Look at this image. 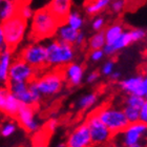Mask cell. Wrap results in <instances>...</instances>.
<instances>
[{
  "label": "cell",
  "mask_w": 147,
  "mask_h": 147,
  "mask_svg": "<svg viewBox=\"0 0 147 147\" xmlns=\"http://www.w3.org/2000/svg\"><path fill=\"white\" fill-rule=\"evenodd\" d=\"M62 24L56 17L44 6L34 12L30 25V38L33 42H40L41 40L55 36L59 25Z\"/></svg>",
  "instance_id": "6da1fadb"
},
{
  "label": "cell",
  "mask_w": 147,
  "mask_h": 147,
  "mask_svg": "<svg viewBox=\"0 0 147 147\" xmlns=\"http://www.w3.org/2000/svg\"><path fill=\"white\" fill-rule=\"evenodd\" d=\"M45 49L47 66L56 67L58 69H61L71 63L76 56L73 45L61 42L57 39L51 40L47 44H45Z\"/></svg>",
  "instance_id": "7a4b0ae2"
},
{
  "label": "cell",
  "mask_w": 147,
  "mask_h": 147,
  "mask_svg": "<svg viewBox=\"0 0 147 147\" xmlns=\"http://www.w3.org/2000/svg\"><path fill=\"white\" fill-rule=\"evenodd\" d=\"M95 113L100 121L111 132L113 138L120 135L129 124L122 108L111 105H104L96 109Z\"/></svg>",
  "instance_id": "3957f363"
},
{
  "label": "cell",
  "mask_w": 147,
  "mask_h": 147,
  "mask_svg": "<svg viewBox=\"0 0 147 147\" xmlns=\"http://www.w3.org/2000/svg\"><path fill=\"white\" fill-rule=\"evenodd\" d=\"M5 49L14 52L23 41L28 31V22L22 20L20 17L15 16L14 18L1 23Z\"/></svg>",
  "instance_id": "277c9868"
},
{
  "label": "cell",
  "mask_w": 147,
  "mask_h": 147,
  "mask_svg": "<svg viewBox=\"0 0 147 147\" xmlns=\"http://www.w3.org/2000/svg\"><path fill=\"white\" fill-rule=\"evenodd\" d=\"M40 95L43 97H52L61 92L64 85V77L62 69L56 68L54 71L37 76L33 81Z\"/></svg>",
  "instance_id": "5b68a950"
},
{
  "label": "cell",
  "mask_w": 147,
  "mask_h": 147,
  "mask_svg": "<svg viewBox=\"0 0 147 147\" xmlns=\"http://www.w3.org/2000/svg\"><path fill=\"white\" fill-rule=\"evenodd\" d=\"M5 87L11 95L14 96L22 105L25 106L36 109V106H38L42 100V96L38 92L34 82H9Z\"/></svg>",
  "instance_id": "8992f818"
},
{
  "label": "cell",
  "mask_w": 147,
  "mask_h": 147,
  "mask_svg": "<svg viewBox=\"0 0 147 147\" xmlns=\"http://www.w3.org/2000/svg\"><path fill=\"white\" fill-rule=\"evenodd\" d=\"M19 58L26 62L36 71H42L47 67L46 64V49L42 42H32L20 51Z\"/></svg>",
  "instance_id": "52a82bcc"
},
{
  "label": "cell",
  "mask_w": 147,
  "mask_h": 147,
  "mask_svg": "<svg viewBox=\"0 0 147 147\" xmlns=\"http://www.w3.org/2000/svg\"><path fill=\"white\" fill-rule=\"evenodd\" d=\"M85 123L88 127L92 145L94 147L102 146L113 141V136L107 129V127L100 121L95 111L90 113L87 116Z\"/></svg>",
  "instance_id": "ba28073f"
},
{
  "label": "cell",
  "mask_w": 147,
  "mask_h": 147,
  "mask_svg": "<svg viewBox=\"0 0 147 147\" xmlns=\"http://www.w3.org/2000/svg\"><path fill=\"white\" fill-rule=\"evenodd\" d=\"M38 76V71L24 62L22 59L15 58L13 60L9 73V82L31 83Z\"/></svg>",
  "instance_id": "9c48e42d"
},
{
  "label": "cell",
  "mask_w": 147,
  "mask_h": 147,
  "mask_svg": "<svg viewBox=\"0 0 147 147\" xmlns=\"http://www.w3.org/2000/svg\"><path fill=\"white\" fill-rule=\"evenodd\" d=\"M120 136L122 137L120 144L124 147L143 144L142 141L147 139V126L141 122L128 124V126L120 134Z\"/></svg>",
  "instance_id": "30bf717a"
},
{
  "label": "cell",
  "mask_w": 147,
  "mask_h": 147,
  "mask_svg": "<svg viewBox=\"0 0 147 147\" xmlns=\"http://www.w3.org/2000/svg\"><path fill=\"white\" fill-rule=\"evenodd\" d=\"M65 144L67 147H89L92 145L88 127L85 122L80 123L67 135Z\"/></svg>",
  "instance_id": "8fae6325"
},
{
  "label": "cell",
  "mask_w": 147,
  "mask_h": 147,
  "mask_svg": "<svg viewBox=\"0 0 147 147\" xmlns=\"http://www.w3.org/2000/svg\"><path fill=\"white\" fill-rule=\"evenodd\" d=\"M16 119L18 121L19 125L24 129L25 131L30 134H37L40 129V123L36 118L35 108L22 105L19 109Z\"/></svg>",
  "instance_id": "7c38bea8"
},
{
  "label": "cell",
  "mask_w": 147,
  "mask_h": 147,
  "mask_svg": "<svg viewBox=\"0 0 147 147\" xmlns=\"http://www.w3.org/2000/svg\"><path fill=\"white\" fill-rule=\"evenodd\" d=\"M61 69L64 77V81L67 82L68 85L78 86L82 83L84 78V67L81 64L71 62Z\"/></svg>",
  "instance_id": "4fadbf2b"
},
{
  "label": "cell",
  "mask_w": 147,
  "mask_h": 147,
  "mask_svg": "<svg viewBox=\"0 0 147 147\" xmlns=\"http://www.w3.org/2000/svg\"><path fill=\"white\" fill-rule=\"evenodd\" d=\"M49 11L55 16L60 23H63L65 18L71 12V1L69 0H53L46 5Z\"/></svg>",
  "instance_id": "5bb4252c"
},
{
  "label": "cell",
  "mask_w": 147,
  "mask_h": 147,
  "mask_svg": "<svg viewBox=\"0 0 147 147\" xmlns=\"http://www.w3.org/2000/svg\"><path fill=\"white\" fill-rule=\"evenodd\" d=\"M14 60L13 52L4 49L0 52V86H6L9 83V67Z\"/></svg>",
  "instance_id": "9a60e30c"
},
{
  "label": "cell",
  "mask_w": 147,
  "mask_h": 147,
  "mask_svg": "<svg viewBox=\"0 0 147 147\" xmlns=\"http://www.w3.org/2000/svg\"><path fill=\"white\" fill-rule=\"evenodd\" d=\"M132 42L134 41H132L131 35H130V31H124L121 34V36L113 43H111V44H105V46L103 47L104 55L113 56L115 54L120 52L121 49L127 47Z\"/></svg>",
  "instance_id": "2e32d148"
},
{
  "label": "cell",
  "mask_w": 147,
  "mask_h": 147,
  "mask_svg": "<svg viewBox=\"0 0 147 147\" xmlns=\"http://www.w3.org/2000/svg\"><path fill=\"white\" fill-rule=\"evenodd\" d=\"M19 1L3 0L0 3V24L17 16Z\"/></svg>",
  "instance_id": "e0dca14e"
},
{
  "label": "cell",
  "mask_w": 147,
  "mask_h": 147,
  "mask_svg": "<svg viewBox=\"0 0 147 147\" xmlns=\"http://www.w3.org/2000/svg\"><path fill=\"white\" fill-rule=\"evenodd\" d=\"M78 34H79L78 31H75V30H73L71 28L67 26L66 24L62 23V24L59 25V28H58V30H57V32H56L55 36H56V39L59 40V41L74 46V44L76 43Z\"/></svg>",
  "instance_id": "ac0fdd59"
},
{
  "label": "cell",
  "mask_w": 147,
  "mask_h": 147,
  "mask_svg": "<svg viewBox=\"0 0 147 147\" xmlns=\"http://www.w3.org/2000/svg\"><path fill=\"white\" fill-rule=\"evenodd\" d=\"M143 77L144 76L139 75V76H134V77H130V78H127V79L121 80L119 82V85L128 95L137 96L139 87H140V84H141L142 80H143Z\"/></svg>",
  "instance_id": "d6986e66"
},
{
  "label": "cell",
  "mask_w": 147,
  "mask_h": 147,
  "mask_svg": "<svg viewBox=\"0 0 147 147\" xmlns=\"http://www.w3.org/2000/svg\"><path fill=\"white\" fill-rule=\"evenodd\" d=\"M123 32H124V26L121 23H119V22L107 26V28H105V31H103L106 44H111V43L115 42L121 36Z\"/></svg>",
  "instance_id": "ffe728a7"
},
{
  "label": "cell",
  "mask_w": 147,
  "mask_h": 147,
  "mask_svg": "<svg viewBox=\"0 0 147 147\" xmlns=\"http://www.w3.org/2000/svg\"><path fill=\"white\" fill-rule=\"evenodd\" d=\"M21 106H22L21 103H20L14 96L11 95L9 92V95L6 97L5 103H4V106H3V108H2V111L5 113V115H7V116L16 118L19 109L21 108Z\"/></svg>",
  "instance_id": "44dd1931"
},
{
  "label": "cell",
  "mask_w": 147,
  "mask_h": 147,
  "mask_svg": "<svg viewBox=\"0 0 147 147\" xmlns=\"http://www.w3.org/2000/svg\"><path fill=\"white\" fill-rule=\"evenodd\" d=\"M109 4V0H95V1H90V2H87L85 4V12L87 15L90 16L98 15L99 13L104 11Z\"/></svg>",
  "instance_id": "7402d4cb"
},
{
  "label": "cell",
  "mask_w": 147,
  "mask_h": 147,
  "mask_svg": "<svg viewBox=\"0 0 147 147\" xmlns=\"http://www.w3.org/2000/svg\"><path fill=\"white\" fill-rule=\"evenodd\" d=\"M64 24H66L67 26L71 28L75 31L80 32L81 28H83V24H84V20H83L82 16L80 15L79 12L77 11H71L69 14L67 15V17L65 18Z\"/></svg>",
  "instance_id": "603a6c76"
},
{
  "label": "cell",
  "mask_w": 147,
  "mask_h": 147,
  "mask_svg": "<svg viewBox=\"0 0 147 147\" xmlns=\"http://www.w3.org/2000/svg\"><path fill=\"white\" fill-rule=\"evenodd\" d=\"M98 101V95L96 92H90L82 96L77 102V106L80 110H86L92 107Z\"/></svg>",
  "instance_id": "cb8c5ba5"
},
{
  "label": "cell",
  "mask_w": 147,
  "mask_h": 147,
  "mask_svg": "<svg viewBox=\"0 0 147 147\" xmlns=\"http://www.w3.org/2000/svg\"><path fill=\"white\" fill-rule=\"evenodd\" d=\"M105 44H106V42H105V37H104L103 31L96 33V34L92 35L88 40V46L92 51L103 49Z\"/></svg>",
  "instance_id": "d4e9b609"
},
{
  "label": "cell",
  "mask_w": 147,
  "mask_h": 147,
  "mask_svg": "<svg viewBox=\"0 0 147 147\" xmlns=\"http://www.w3.org/2000/svg\"><path fill=\"white\" fill-rule=\"evenodd\" d=\"M34 9H32L31 4L28 2H20L19 3V7H18V13H17V16L20 17L22 20L28 22V20H31L33 18V15H34Z\"/></svg>",
  "instance_id": "484cf974"
},
{
  "label": "cell",
  "mask_w": 147,
  "mask_h": 147,
  "mask_svg": "<svg viewBox=\"0 0 147 147\" xmlns=\"http://www.w3.org/2000/svg\"><path fill=\"white\" fill-rule=\"evenodd\" d=\"M145 103V99L136 95H128L125 98V106H129L132 108L141 109L143 104Z\"/></svg>",
  "instance_id": "4316f807"
},
{
  "label": "cell",
  "mask_w": 147,
  "mask_h": 147,
  "mask_svg": "<svg viewBox=\"0 0 147 147\" xmlns=\"http://www.w3.org/2000/svg\"><path fill=\"white\" fill-rule=\"evenodd\" d=\"M17 130V124L13 121H7V122L3 123L1 127H0V135L3 138H9L13 136Z\"/></svg>",
  "instance_id": "83f0119b"
},
{
  "label": "cell",
  "mask_w": 147,
  "mask_h": 147,
  "mask_svg": "<svg viewBox=\"0 0 147 147\" xmlns=\"http://www.w3.org/2000/svg\"><path fill=\"white\" fill-rule=\"evenodd\" d=\"M123 113H124V115H125L126 119H127L129 124L139 122V118H140V109L129 107V106H124V108H123Z\"/></svg>",
  "instance_id": "f1b7e54d"
},
{
  "label": "cell",
  "mask_w": 147,
  "mask_h": 147,
  "mask_svg": "<svg viewBox=\"0 0 147 147\" xmlns=\"http://www.w3.org/2000/svg\"><path fill=\"white\" fill-rule=\"evenodd\" d=\"M46 131H41L37 134L35 137L34 141H33V146L32 147H49V136Z\"/></svg>",
  "instance_id": "f546056e"
},
{
  "label": "cell",
  "mask_w": 147,
  "mask_h": 147,
  "mask_svg": "<svg viewBox=\"0 0 147 147\" xmlns=\"http://www.w3.org/2000/svg\"><path fill=\"white\" fill-rule=\"evenodd\" d=\"M58 125H59L58 119H56V118H52V119H49V121L46 122L45 129H44V131H46L49 136H51L53 132H54L56 129H57Z\"/></svg>",
  "instance_id": "4dcf8cb0"
},
{
  "label": "cell",
  "mask_w": 147,
  "mask_h": 147,
  "mask_svg": "<svg viewBox=\"0 0 147 147\" xmlns=\"http://www.w3.org/2000/svg\"><path fill=\"white\" fill-rule=\"evenodd\" d=\"M104 25H105V20L101 16H97V17L92 20V30L96 31L97 33H98V32H102Z\"/></svg>",
  "instance_id": "1f68e13d"
},
{
  "label": "cell",
  "mask_w": 147,
  "mask_h": 147,
  "mask_svg": "<svg viewBox=\"0 0 147 147\" xmlns=\"http://www.w3.org/2000/svg\"><path fill=\"white\" fill-rule=\"evenodd\" d=\"M130 35H131L132 41L137 42V41L144 39L146 36V32L142 28H134V30H130Z\"/></svg>",
  "instance_id": "d6a6232c"
},
{
  "label": "cell",
  "mask_w": 147,
  "mask_h": 147,
  "mask_svg": "<svg viewBox=\"0 0 147 147\" xmlns=\"http://www.w3.org/2000/svg\"><path fill=\"white\" fill-rule=\"evenodd\" d=\"M115 71V62L113 60H108L103 64L101 68V73L104 76H110Z\"/></svg>",
  "instance_id": "836d02e7"
},
{
  "label": "cell",
  "mask_w": 147,
  "mask_h": 147,
  "mask_svg": "<svg viewBox=\"0 0 147 147\" xmlns=\"http://www.w3.org/2000/svg\"><path fill=\"white\" fill-rule=\"evenodd\" d=\"M126 5V1L123 0H116L110 3V9L113 13H121Z\"/></svg>",
  "instance_id": "e575fe53"
},
{
  "label": "cell",
  "mask_w": 147,
  "mask_h": 147,
  "mask_svg": "<svg viewBox=\"0 0 147 147\" xmlns=\"http://www.w3.org/2000/svg\"><path fill=\"white\" fill-rule=\"evenodd\" d=\"M104 52H103V49H96V51H92L90 52V55H89V58L90 60L94 62H98L100 60L103 59L104 57Z\"/></svg>",
  "instance_id": "d590c367"
},
{
  "label": "cell",
  "mask_w": 147,
  "mask_h": 147,
  "mask_svg": "<svg viewBox=\"0 0 147 147\" xmlns=\"http://www.w3.org/2000/svg\"><path fill=\"white\" fill-rule=\"evenodd\" d=\"M146 94H147V76H144L143 77V80H142L141 84H140V87H139L137 96L144 98L145 96H146Z\"/></svg>",
  "instance_id": "8d00e7d4"
},
{
  "label": "cell",
  "mask_w": 147,
  "mask_h": 147,
  "mask_svg": "<svg viewBox=\"0 0 147 147\" xmlns=\"http://www.w3.org/2000/svg\"><path fill=\"white\" fill-rule=\"evenodd\" d=\"M9 95V90L5 86H0V111H2V108L5 103L6 97Z\"/></svg>",
  "instance_id": "74e56055"
},
{
  "label": "cell",
  "mask_w": 147,
  "mask_h": 147,
  "mask_svg": "<svg viewBox=\"0 0 147 147\" xmlns=\"http://www.w3.org/2000/svg\"><path fill=\"white\" fill-rule=\"evenodd\" d=\"M139 122L143 123L147 126V101L143 104V106L140 109V118H139Z\"/></svg>",
  "instance_id": "f35d334b"
},
{
  "label": "cell",
  "mask_w": 147,
  "mask_h": 147,
  "mask_svg": "<svg viewBox=\"0 0 147 147\" xmlns=\"http://www.w3.org/2000/svg\"><path fill=\"white\" fill-rule=\"evenodd\" d=\"M99 77H100V73L97 71H94L92 73H89L86 77V82L87 83H94L96 82L97 80L99 79Z\"/></svg>",
  "instance_id": "ab89813d"
},
{
  "label": "cell",
  "mask_w": 147,
  "mask_h": 147,
  "mask_svg": "<svg viewBox=\"0 0 147 147\" xmlns=\"http://www.w3.org/2000/svg\"><path fill=\"white\" fill-rule=\"evenodd\" d=\"M84 41H85V36H84V34H83L82 32H79V34H78V37H77V40H76L75 45H78V46L83 45Z\"/></svg>",
  "instance_id": "60d3db41"
},
{
  "label": "cell",
  "mask_w": 147,
  "mask_h": 147,
  "mask_svg": "<svg viewBox=\"0 0 147 147\" xmlns=\"http://www.w3.org/2000/svg\"><path fill=\"white\" fill-rule=\"evenodd\" d=\"M5 49V43H4V36H3V32L1 24H0V52Z\"/></svg>",
  "instance_id": "b9f144b4"
},
{
  "label": "cell",
  "mask_w": 147,
  "mask_h": 147,
  "mask_svg": "<svg viewBox=\"0 0 147 147\" xmlns=\"http://www.w3.org/2000/svg\"><path fill=\"white\" fill-rule=\"evenodd\" d=\"M110 79L113 80V81H119V80L121 79V73L115 71L111 75H110Z\"/></svg>",
  "instance_id": "7bdbcfd3"
},
{
  "label": "cell",
  "mask_w": 147,
  "mask_h": 147,
  "mask_svg": "<svg viewBox=\"0 0 147 147\" xmlns=\"http://www.w3.org/2000/svg\"><path fill=\"white\" fill-rule=\"evenodd\" d=\"M54 147H67V146L65 144V142H59L58 144H56Z\"/></svg>",
  "instance_id": "ee69618b"
},
{
  "label": "cell",
  "mask_w": 147,
  "mask_h": 147,
  "mask_svg": "<svg viewBox=\"0 0 147 147\" xmlns=\"http://www.w3.org/2000/svg\"><path fill=\"white\" fill-rule=\"evenodd\" d=\"M111 147H124V146H123V145H121V144H118V143L116 144L115 142H113V146H111Z\"/></svg>",
  "instance_id": "f6af8a7d"
},
{
  "label": "cell",
  "mask_w": 147,
  "mask_h": 147,
  "mask_svg": "<svg viewBox=\"0 0 147 147\" xmlns=\"http://www.w3.org/2000/svg\"><path fill=\"white\" fill-rule=\"evenodd\" d=\"M129 147H145V145H143V144H139V145H135V146H129Z\"/></svg>",
  "instance_id": "bcb514c9"
},
{
  "label": "cell",
  "mask_w": 147,
  "mask_h": 147,
  "mask_svg": "<svg viewBox=\"0 0 147 147\" xmlns=\"http://www.w3.org/2000/svg\"><path fill=\"white\" fill-rule=\"evenodd\" d=\"M144 99H145V101H147V94H146V96L144 97Z\"/></svg>",
  "instance_id": "7dc6e473"
},
{
  "label": "cell",
  "mask_w": 147,
  "mask_h": 147,
  "mask_svg": "<svg viewBox=\"0 0 147 147\" xmlns=\"http://www.w3.org/2000/svg\"><path fill=\"white\" fill-rule=\"evenodd\" d=\"M145 147H147V143H146V144H145Z\"/></svg>",
  "instance_id": "c3c4849f"
},
{
  "label": "cell",
  "mask_w": 147,
  "mask_h": 147,
  "mask_svg": "<svg viewBox=\"0 0 147 147\" xmlns=\"http://www.w3.org/2000/svg\"><path fill=\"white\" fill-rule=\"evenodd\" d=\"M89 147H94V146H89Z\"/></svg>",
  "instance_id": "681fc988"
},
{
  "label": "cell",
  "mask_w": 147,
  "mask_h": 147,
  "mask_svg": "<svg viewBox=\"0 0 147 147\" xmlns=\"http://www.w3.org/2000/svg\"><path fill=\"white\" fill-rule=\"evenodd\" d=\"M0 3H1V0H0Z\"/></svg>",
  "instance_id": "f907efd6"
}]
</instances>
